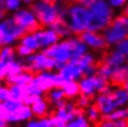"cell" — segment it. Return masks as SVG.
<instances>
[{
    "mask_svg": "<svg viewBox=\"0 0 128 127\" xmlns=\"http://www.w3.org/2000/svg\"><path fill=\"white\" fill-rule=\"evenodd\" d=\"M67 6L54 0H35L30 8L41 27H50L58 18H67Z\"/></svg>",
    "mask_w": 128,
    "mask_h": 127,
    "instance_id": "6da1fadb",
    "label": "cell"
},
{
    "mask_svg": "<svg viewBox=\"0 0 128 127\" xmlns=\"http://www.w3.org/2000/svg\"><path fill=\"white\" fill-rule=\"evenodd\" d=\"M88 8L91 12V19L87 31L102 32L114 18V10L108 0H94Z\"/></svg>",
    "mask_w": 128,
    "mask_h": 127,
    "instance_id": "7a4b0ae2",
    "label": "cell"
},
{
    "mask_svg": "<svg viewBox=\"0 0 128 127\" xmlns=\"http://www.w3.org/2000/svg\"><path fill=\"white\" fill-rule=\"evenodd\" d=\"M91 12L88 6L78 2L69 4L67 6V20L74 34L80 35L88 29Z\"/></svg>",
    "mask_w": 128,
    "mask_h": 127,
    "instance_id": "3957f363",
    "label": "cell"
},
{
    "mask_svg": "<svg viewBox=\"0 0 128 127\" xmlns=\"http://www.w3.org/2000/svg\"><path fill=\"white\" fill-rule=\"evenodd\" d=\"M108 46L119 44L128 37V15L124 13L112 19L110 25L102 32Z\"/></svg>",
    "mask_w": 128,
    "mask_h": 127,
    "instance_id": "277c9868",
    "label": "cell"
},
{
    "mask_svg": "<svg viewBox=\"0 0 128 127\" xmlns=\"http://www.w3.org/2000/svg\"><path fill=\"white\" fill-rule=\"evenodd\" d=\"M26 32L13 16H6L1 20L0 22V44L4 46H13Z\"/></svg>",
    "mask_w": 128,
    "mask_h": 127,
    "instance_id": "5b68a950",
    "label": "cell"
},
{
    "mask_svg": "<svg viewBox=\"0 0 128 127\" xmlns=\"http://www.w3.org/2000/svg\"><path fill=\"white\" fill-rule=\"evenodd\" d=\"M32 83L39 86L45 93H48L54 87H62L65 80L58 72H53V70H43L34 74Z\"/></svg>",
    "mask_w": 128,
    "mask_h": 127,
    "instance_id": "8992f818",
    "label": "cell"
},
{
    "mask_svg": "<svg viewBox=\"0 0 128 127\" xmlns=\"http://www.w3.org/2000/svg\"><path fill=\"white\" fill-rule=\"evenodd\" d=\"M12 16L25 32H32L41 27L31 8H22L20 10L13 13Z\"/></svg>",
    "mask_w": 128,
    "mask_h": 127,
    "instance_id": "52a82bcc",
    "label": "cell"
},
{
    "mask_svg": "<svg viewBox=\"0 0 128 127\" xmlns=\"http://www.w3.org/2000/svg\"><path fill=\"white\" fill-rule=\"evenodd\" d=\"M56 62L57 61L55 58L48 56L41 50L35 55L34 62L31 64H24V69L34 74L41 72L43 70H55Z\"/></svg>",
    "mask_w": 128,
    "mask_h": 127,
    "instance_id": "ba28073f",
    "label": "cell"
},
{
    "mask_svg": "<svg viewBox=\"0 0 128 127\" xmlns=\"http://www.w3.org/2000/svg\"><path fill=\"white\" fill-rule=\"evenodd\" d=\"M42 51L48 56L55 58L56 61H60V62L67 63L72 58L66 38L60 40L57 44H52L50 46L43 49Z\"/></svg>",
    "mask_w": 128,
    "mask_h": 127,
    "instance_id": "9c48e42d",
    "label": "cell"
},
{
    "mask_svg": "<svg viewBox=\"0 0 128 127\" xmlns=\"http://www.w3.org/2000/svg\"><path fill=\"white\" fill-rule=\"evenodd\" d=\"M32 34L38 42L41 50L60 41V37L50 27H39L37 30L32 32Z\"/></svg>",
    "mask_w": 128,
    "mask_h": 127,
    "instance_id": "30bf717a",
    "label": "cell"
},
{
    "mask_svg": "<svg viewBox=\"0 0 128 127\" xmlns=\"http://www.w3.org/2000/svg\"><path fill=\"white\" fill-rule=\"evenodd\" d=\"M34 117L31 106H28L24 103H20L16 108V110L10 112L6 115L5 121L10 124H16L20 122H26Z\"/></svg>",
    "mask_w": 128,
    "mask_h": 127,
    "instance_id": "8fae6325",
    "label": "cell"
},
{
    "mask_svg": "<svg viewBox=\"0 0 128 127\" xmlns=\"http://www.w3.org/2000/svg\"><path fill=\"white\" fill-rule=\"evenodd\" d=\"M80 37L86 43L88 48L93 50H103L108 46L104 35L100 32L86 31L80 34Z\"/></svg>",
    "mask_w": 128,
    "mask_h": 127,
    "instance_id": "7c38bea8",
    "label": "cell"
},
{
    "mask_svg": "<svg viewBox=\"0 0 128 127\" xmlns=\"http://www.w3.org/2000/svg\"><path fill=\"white\" fill-rule=\"evenodd\" d=\"M65 82L77 81L79 82L84 77L83 69L77 63V58H72L69 62L66 63L64 68L60 72H58Z\"/></svg>",
    "mask_w": 128,
    "mask_h": 127,
    "instance_id": "4fadbf2b",
    "label": "cell"
},
{
    "mask_svg": "<svg viewBox=\"0 0 128 127\" xmlns=\"http://www.w3.org/2000/svg\"><path fill=\"white\" fill-rule=\"evenodd\" d=\"M94 103L98 108L101 115H108L116 108L115 103L110 95H104L100 94L96 95L94 99Z\"/></svg>",
    "mask_w": 128,
    "mask_h": 127,
    "instance_id": "5bb4252c",
    "label": "cell"
},
{
    "mask_svg": "<svg viewBox=\"0 0 128 127\" xmlns=\"http://www.w3.org/2000/svg\"><path fill=\"white\" fill-rule=\"evenodd\" d=\"M66 40L69 44L72 58H80L81 56L88 52V46L81 39L80 35L72 34V36L66 38Z\"/></svg>",
    "mask_w": 128,
    "mask_h": 127,
    "instance_id": "9a60e30c",
    "label": "cell"
},
{
    "mask_svg": "<svg viewBox=\"0 0 128 127\" xmlns=\"http://www.w3.org/2000/svg\"><path fill=\"white\" fill-rule=\"evenodd\" d=\"M16 48L13 46H4L0 51V72H3L11 62L17 60Z\"/></svg>",
    "mask_w": 128,
    "mask_h": 127,
    "instance_id": "2e32d148",
    "label": "cell"
},
{
    "mask_svg": "<svg viewBox=\"0 0 128 127\" xmlns=\"http://www.w3.org/2000/svg\"><path fill=\"white\" fill-rule=\"evenodd\" d=\"M50 28L53 29L56 34L60 37L61 39H65L70 37L74 34L72 30L70 28V25L68 22L67 18H58L56 22L50 26Z\"/></svg>",
    "mask_w": 128,
    "mask_h": 127,
    "instance_id": "e0dca14e",
    "label": "cell"
},
{
    "mask_svg": "<svg viewBox=\"0 0 128 127\" xmlns=\"http://www.w3.org/2000/svg\"><path fill=\"white\" fill-rule=\"evenodd\" d=\"M103 62L110 65L112 68L122 66L128 62V57H126L124 54L120 52L117 49L110 51L109 54H107L103 58Z\"/></svg>",
    "mask_w": 128,
    "mask_h": 127,
    "instance_id": "ac0fdd59",
    "label": "cell"
},
{
    "mask_svg": "<svg viewBox=\"0 0 128 127\" xmlns=\"http://www.w3.org/2000/svg\"><path fill=\"white\" fill-rule=\"evenodd\" d=\"M34 77V73L31 72L29 70H24L22 72L19 73L17 75L6 77L5 79V83L8 86H10V84L24 86V84H29L32 83Z\"/></svg>",
    "mask_w": 128,
    "mask_h": 127,
    "instance_id": "d6986e66",
    "label": "cell"
},
{
    "mask_svg": "<svg viewBox=\"0 0 128 127\" xmlns=\"http://www.w3.org/2000/svg\"><path fill=\"white\" fill-rule=\"evenodd\" d=\"M79 86H80L81 95L87 96L89 98H95L96 94L98 93L95 84V76L92 77H84L79 81Z\"/></svg>",
    "mask_w": 128,
    "mask_h": 127,
    "instance_id": "ffe728a7",
    "label": "cell"
},
{
    "mask_svg": "<svg viewBox=\"0 0 128 127\" xmlns=\"http://www.w3.org/2000/svg\"><path fill=\"white\" fill-rule=\"evenodd\" d=\"M24 69V61L23 58H20V60H16L13 62L8 65L6 68V70H4L3 72H0V78L1 80H5L6 77L14 76L17 75L19 73L22 72Z\"/></svg>",
    "mask_w": 128,
    "mask_h": 127,
    "instance_id": "44dd1931",
    "label": "cell"
},
{
    "mask_svg": "<svg viewBox=\"0 0 128 127\" xmlns=\"http://www.w3.org/2000/svg\"><path fill=\"white\" fill-rule=\"evenodd\" d=\"M110 96L115 103L116 108L128 106V92L122 86H118L113 88Z\"/></svg>",
    "mask_w": 128,
    "mask_h": 127,
    "instance_id": "7402d4cb",
    "label": "cell"
},
{
    "mask_svg": "<svg viewBox=\"0 0 128 127\" xmlns=\"http://www.w3.org/2000/svg\"><path fill=\"white\" fill-rule=\"evenodd\" d=\"M22 0H0L1 20L5 18V13H15L22 6Z\"/></svg>",
    "mask_w": 128,
    "mask_h": 127,
    "instance_id": "603a6c76",
    "label": "cell"
},
{
    "mask_svg": "<svg viewBox=\"0 0 128 127\" xmlns=\"http://www.w3.org/2000/svg\"><path fill=\"white\" fill-rule=\"evenodd\" d=\"M27 86L28 84H24V86L10 84V86H8L10 93V99H12L14 101L20 102V103H22L25 96H28Z\"/></svg>",
    "mask_w": 128,
    "mask_h": 127,
    "instance_id": "cb8c5ba5",
    "label": "cell"
},
{
    "mask_svg": "<svg viewBox=\"0 0 128 127\" xmlns=\"http://www.w3.org/2000/svg\"><path fill=\"white\" fill-rule=\"evenodd\" d=\"M62 89H63L64 91L65 96L69 99L76 98H78L81 95L79 82H77V81L65 82V84L62 86Z\"/></svg>",
    "mask_w": 128,
    "mask_h": 127,
    "instance_id": "d4e9b609",
    "label": "cell"
},
{
    "mask_svg": "<svg viewBox=\"0 0 128 127\" xmlns=\"http://www.w3.org/2000/svg\"><path fill=\"white\" fill-rule=\"evenodd\" d=\"M127 82V76L125 72L124 65L113 69L112 78H110V83L113 86H124V84Z\"/></svg>",
    "mask_w": 128,
    "mask_h": 127,
    "instance_id": "484cf974",
    "label": "cell"
},
{
    "mask_svg": "<svg viewBox=\"0 0 128 127\" xmlns=\"http://www.w3.org/2000/svg\"><path fill=\"white\" fill-rule=\"evenodd\" d=\"M101 120H128V106L115 108L110 114L101 116Z\"/></svg>",
    "mask_w": 128,
    "mask_h": 127,
    "instance_id": "4316f807",
    "label": "cell"
},
{
    "mask_svg": "<svg viewBox=\"0 0 128 127\" xmlns=\"http://www.w3.org/2000/svg\"><path fill=\"white\" fill-rule=\"evenodd\" d=\"M31 108L35 118L46 117L48 113V103L44 98L34 103V105L31 106Z\"/></svg>",
    "mask_w": 128,
    "mask_h": 127,
    "instance_id": "83f0119b",
    "label": "cell"
},
{
    "mask_svg": "<svg viewBox=\"0 0 128 127\" xmlns=\"http://www.w3.org/2000/svg\"><path fill=\"white\" fill-rule=\"evenodd\" d=\"M19 43L23 44V46H27V48H29L34 52L40 50L38 42H37V40H36V38H35V36L34 35L32 32H26L25 34L20 38Z\"/></svg>",
    "mask_w": 128,
    "mask_h": 127,
    "instance_id": "f1b7e54d",
    "label": "cell"
},
{
    "mask_svg": "<svg viewBox=\"0 0 128 127\" xmlns=\"http://www.w3.org/2000/svg\"><path fill=\"white\" fill-rule=\"evenodd\" d=\"M24 127H51V120L48 117L32 118L26 122Z\"/></svg>",
    "mask_w": 128,
    "mask_h": 127,
    "instance_id": "f546056e",
    "label": "cell"
},
{
    "mask_svg": "<svg viewBox=\"0 0 128 127\" xmlns=\"http://www.w3.org/2000/svg\"><path fill=\"white\" fill-rule=\"evenodd\" d=\"M84 114L89 120L90 122H96L102 116L95 104L88 106L86 108H84Z\"/></svg>",
    "mask_w": 128,
    "mask_h": 127,
    "instance_id": "4dcf8cb0",
    "label": "cell"
},
{
    "mask_svg": "<svg viewBox=\"0 0 128 127\" xmlns=\"http://www.w3.org/2000/svg\"><path fill=\"white\" fill-rule=\"evenodd\" d=\"M48 100L50 103H52L53 105H55L58 100L65 98V94L62 87H54L53 89H51L48 94Z\"/></svg>",
    "mask_w": 128,
    "mask_h": 127,
    "instance_id": "1f68e13d",
    "label": "cell"
},
{
    "mask_svg": "<svg viewBox=\"0 0 128 127\" xmlns=\"http://www.w3.org/2000/svg\"><path fill=\"white\" fill-rule=\"evenodd\" d=\"M66 127H90V122L86 114H82L67 122Z\"/></svg>",
    "mask_w": 128,
    "mask_h": 127,
    "instance_id": "d6a6232c",
    "label": "cell"
},
{
    "mask_svg": "<svg viewBox=\"0 0 128 127\" xmlns=\"http://www.w3.org/2000/svg\"><path fill=\"white\" fill-rule=\"evenodd\" d=\"M113 69L114 68H112L110 65L103 62L102 64H100L98 67V74L96 75H98L99 77L105 79L108 82H110V78H112V72H113Z\"/></svg>",
    "mask_w": 128,
    "mask_h": 127,
    "instance_id": "836d02e7",
    "label": "cell"
},
{
    "mask_svg": "<svg viewBox=\"0 0 128 127\" xmlns=\"http://www.w3.org/2000/svg\"><path fill=\"white\" fill-rule=\"evenodd\" d=\"M98 127H128V120H101Z\"/></svg>",
    "mask_w": 128,
    "mask_h": 127,
    "instance_id": "e575fe53",
    "label": "cell"
},
{
    "mask_svg": "<svg viewBox=\"0 0 128 127\" xmlns=\"http://www.w3.org/2000/svg\"><path fill=\"white\" fill-rule=\"evenodd\" d=\"M54 116H56L57 118L60 119L62 121L66 122H69L70 121H72V119H74V118L76 117L74 111H72V112H70V111H68L65 108H57L54 113Z\"/></svg>",
    "mask_w": 128,
    "mask_h": 127,
    "instance_id": "d590c367",
    "label": "cell"
},
{
    "mask_svg": "<svg viewBox=\"0 0 128 127\" xmlns=\"http://www.w3.org/2000/svg\"><path fill=\"white\" fill-rule=\"evenodd\" d=\"M96 61V58L92 53L90 52H86L84 55L81 56L80 58H77V63L79 64L82 69L86 68L88 65H91V64H94Z\"/></svg>",
    "mask_w": 128,
    "mask_h": 127,
    "instance_id": "8d00e7d4",
    "label": "cell"
},
{
    "mask_svg": "<svg viewBox=\"0 0 128 127\" xmlns=\"http://www.w3.org/2000/svg\"><path fill=\"white\" fill-rule=\"evenodd\" d=\"M16 52L20 58H27L28 56L34 53V51L32 49H30L29 48H27V46L20 44V43L16 46Z\"/></svg>",
    "mask_w": 128,
    "mask_h": 127,
    "instance_id": "74e56055",
    "label": "cell"
},
{
    "mask_svg": "<svg viewBox=\"0 0 128 127\" xmlns=\"http://www.w3.org/2000/svg\"><path fill=\"white\" fill-rule=\"evenodd\" d=\"M90 102H91V98L84 95H80L77 98V107L84 110L88 106H90Z\"/></svg>",
    "mask_w": 128,
    "mask_h": 127,
    "instance_id": "f35d334b",
    "label": "cell"
},
{
    "mask_svg": "<svg viewBox=\"0 0 128 127\" xmlns=\"http://www.w3.org/2000/svg\"><path fill=\"white\" fill-rule=\"evenodd\" d=\"M27 88H28V95H32V96H43L45 92L42 90L39 86H35L32 83L29 84L27 86Z\"/></svg>",
    "mask_w": 128,
    "mask_h": 127,
    "instance_id": "ab89813d",
    "label": "cell"
},
{
    "mask_svg": "<svg viewBox=\"0 0 128 127\" xmlns=\"http://www.w3.org/2000/svg\"><path fill=\"white\" fill-rule=\"evenodd\" d=\"M83 74L84 77H92V76H96L98 74V67L94 64H91V65H88L86 68L83 69Z\"/></svg>",
    "mask_w": 128,
    "mask_h": 127,
    "instance_id": "60d3db41",
    "label": "cell"
},
{
    "mask_svg": "<svg viewBox=\"0 0 128 127\" xmlns=\"http://www.w3.org/2000/svg\"><path fill=\"white\" fill-rule=\"evenodd\" d=\"M10 99V93L8 86H0V101L4 102Z\"/></svg>",
    "mask_w": 128,
    "mask_h": 127,
    "instance_id": "b9f144b4",
    "label": "cell"
},
{
    "mask_svg": "<svg viewBox=\"0 0 128 127\" xmlns=\"http://www.w3.org/2000/svg\"><path fill=\"white\" fill-rule=\"evenodd\" d=\"M115 48L120 52H122V54H124L126 57H128V37L116 44Z\"/></svg>",
    "mask_w": 128,
    "mask_h": 127,
    "instance_id": "7bdbcfd3",
    "label": "cell"
},
{
    "mask_svg": "<svg viewBox=\"0 0 128 127\" xmlns=\"http://www.w3.org/2000/svg\"><path fill=\"white\" fill-rule=\"evenodd\" d=\"M109 83L110 82L106 81L105 79H103L101 77H99L98 75H96V76H95V84H96V88L98 93L100 92L107 84H109Z\"/></svg>",
    "mask_w": 128,
    "mask_h": 127,
    "instance_id": "ee69618b",
    "label": "cell"
},
{
    "mask_svg": "<svg viewBox=\"0 0 128 127\" xmlns=\"http://www.w3.org/2000/svg\"><path fill=\"white\" fill-rule=\"evenodd\" d=\"M44 98L43 96H32V95H28L25 96V98L23 99V102L24 104L28 106H32L34 105V103L40 101L41 99H43Z\"/></svg>",
    "mask_w": 128,
    "mask_h": 127,
    "instance_id": "f6af8a7d",
    "label": "cell"
},
{
    "mask_svg": "<svg viewBox=\"0 0 128 127\" xmlns=\"http://www.w3.org/2000/svg\"><path fill=\"white\" fill-rule=\"evenodd\" d=\"M108 1H109L110 5L112 6L113 10L124 8L128 2V0H108Z\"/></svg>",
    "mask_w": 128,
    "mask_h": 127,
    "instance_id": "bcb514c9",
    "label": "cell"
},
{
    "mask_svg": "<svg viewBox=\"0 0 128 127\" xmlns=\"http://www.w3.org/2000/svg\"><path fill=\"white\" fill-rule=\"evenodd\" d=\"M50 120H51V127H66V125H67L66 122L58 119L56 116L50 117Z\"/></svg>",
    "mask_w": 128,
    "mask_h": 127,
    "instance_id": "7dc6e473",
    "label": "cell"
},
{
    "mask_svg": "<svg viewBox=\"0 0 128 127\" xmlns=\"http://www.w3.org/2000/svg\"><path fill=\"white\" fill-rule=\"evenodd\" d=\"M112 91H113V88H112V86L109 84H107L99 93H100V94H104V95H112Z\"/></svg>",
    "mask_w": 128,
    "mask_h": 127,
    "instance_id": "c3c4849f",
    "label": "cell"
},
{
    "mask_svg": "<svg viewBox=\"0 0 128 127\" xmlns=\"http://www.w3.org/2000/svg\"><path fill=\"white\" fill-rule=\"evenodd\" d=\"M66 104H67V101H66V99L65 98H63V99L58 100L54 106L56 107V108H63L66 107Z\"/></svg>",
    "mask_w": 128,
    "mask_h": 127,
    "instance_id": "681fc988",
    "label": "cell"
},
{
    "mask_svg": "<svg viewBox=\"0 0 128 127\" xmlns=\"http://www.w3.org/2000/svg\"><path fill=\"white\" fill-rule=\"evenodd\" d=\"M76 108H77V107L75 106V104H74V103H72V102H70V101H67V104H66V107H65V108H66L68 111L72 112V111H74Z\"/></svg>",
    "mask_w": 128,
    "mask_h": 127,
    "instance_id": "f907efd6",
    "label": "cell"
},
{
    "mask_svg": "<svg viewBox=\"0 0 128 127\" xmlns=\"http://www.w3.org/2000/svg\"><path fill=\"white\" fill-rule=\"evenodd\" d=\"M66 65V63L65 62H60V61H57L56 62V66H55V70L56 72H60L62 69L64 68V66Z\"/></svg>",
    "mask_w": 128,
    "mask_h": 127,
    "instance_id": "816d5d0a",
    "label": "cell"
},
{
    "mask_svg": "<svg viewBox=\"0 0 128 127\" xmlns=\"http://www.w3.org/2000/svg\"><path fill=\"white\" fill-rule=\"evenodd\" d=\"M55 2H57V3H61V4H64V5H69V4H72L75 2L76 0H54Z\"/></svg>",
    "mask_w": 128,
    "mask_h": 127,
    "instance_id": "f5cc1de1",
    "label": "cell"
},
{
    "mask_svg": "<svg viewBox=\"0 0 128 127\" xmlns=\"http://www.w3.org/2000/svg\"><path fill=\"white\" fill-rule=\"evenodd\" d=\"M34 1H35V0H22V3H23V5H25V6H31Z\"/></svg>",
    "mask_w": 128,
    "mask_h": 127,
    "instance_id": "db71d44e",
    "label": "cell"
},
{
    "mask_svg": "<svg viewBox=\"0 0 128 127\" xmlns=\"http://www.w3.org/2000/svg\"><path fill=\"white\" fill-rule=\"evenodd\" d=\"M122 13L125 14V15H128V2H127V4L124 6V8H122Z\"/></svg>",
    "mask_w": 128,
    "mask_h": 127,
    "instance_id": "11a10c76",
    "label": "cell"
},
{
    "mask_svg": "<svg viewBox=\"0 0 128 127\" xmlns=\"http://www.w3.org/2000/svg\"><path fill=\"white\" fill-rule=\"evenodd\" d=\"M6 124H8L6 121H5V120H0V127L6 126Z\"/></svg>",
    "mask_w": 128,
    "mask_h": 127,
    "instance_id": "9f6ffc18",
    "label": "cell"
},
{
    "mask_svg": "<svg viewBox=\"0 0 128 127\" xmlns=\"http://www.w3.org/2000/svg\"><path fill=\"white\" fill-rule=\"evenodd\" d=\"M125 72H126V76H127V81H128V62L124 65Z\"/></svg>",
    "mask_w": 128,
    "mask_h": 127,
    "instance_id": "6f0895ef",
    "label": "cell"
},
{
    "mask_svg": "<svg viewBox=\"0 0 128 127\" xmlns=\"http://www.w3.org/2000/svg\"><path fill=\"white\" fill-rule=\"evenodd\" d=\"M122 86L124 87L125 90H126V91H127V92H128V81H127V82H125V83L124 84V86Z\"/></svg>",
    "mask_w": 128,
    "mask_h": 127,
    "instance_id": "680465c9",
    "label": "cell"
},
{
    "mask_svg": "<svg viewBox=\"0 0 128 127\" xmlns=\"http://www.w3.org/2000/svg\"><path fill=\"white\" fill-rule=\"evenodd\" d=\"M4 127H16V126H14V125H10V124H6V126H4Z\"/></svg>",
    "mask_w": 128,
    "mask_h": 127,
    "instance_id": "91938a15",
    "label": "cell"
}]
</instances>
